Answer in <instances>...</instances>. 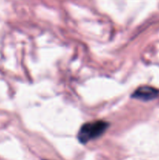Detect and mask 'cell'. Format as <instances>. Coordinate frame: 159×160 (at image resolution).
Instances as JSON below:
<instances>
[{
    "instance_id": "cell-2",
    "label": "cell",
    "mask_w": 159,
    "mask_h": 160,
    "mask_svg": "<svg viewBox=\"0 0 159 160\" xmlns=\"http://www.w3.org/2000/svg\"><path fill=\"white\" fill-rule=\"evenodd\" d=\"M159 95L158 90L150 86H142L138 88L132 93V98L142 101H151L157 98Z\"/></svg>"
},
{
    "instance_id": "cell-1",
    "label": "cell",
    "mask_w": 159,
    "mask_h": 160,
    "mask_svg": "<svg viewBox=\"0 0 159 160\" xmlns=\"http://www.w3.org/2000/svg\"><path fill=\"white\" fill-rule=\"evenodd\" d=\"M108 127L109 123L104 120H97L84 123L78 133V139L82 144H87L90 141L101 137Z\"/></svg>"
}]
</instances>
